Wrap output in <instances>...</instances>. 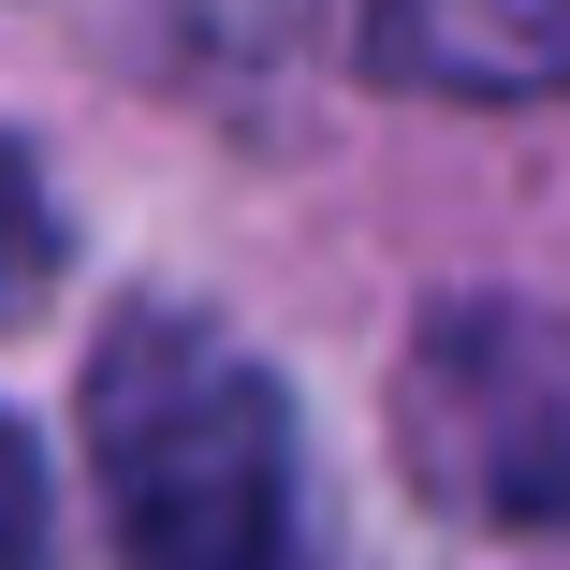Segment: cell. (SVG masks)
I'll list each match as a JSON object with an SVG mask.
<instances>
[{
    "mask_svg": "<svg viewBox=\"0 0 570 570\" xmlns=\"http://www.w3.org/2000/svg\"><path fill=\"white\" fill-rule=\"evenodd\" d=\"M88 469L132 570H322L293 395L190 307H132L88 352Z\"/></svg>",
    "mask_w": 570,
    "mask_h": 570,
    "instance_id": "obj_1",
    "label": "cell"
},
{
    "mask_svg": "<svg viewBox=\"0 0 570 570\" xmlns=\"http://www.w3.org/2000/svg\"><path fill=\"white\" fill-rule=\"evenodd\" d=\"M395 469L453 527H570V307L439 293L395 366Z\"/></svg>",
    "mask_w": 570,
    "mask_h": 570,
    "instance_id": "obj_2",
    "label": "cell"
},
{
    "mask_svg": "<svg viewBox=\"0 0 570 570\" xmlns=\"http://www.w3.org/2000/svg\"><path fill=\"white\" fill-rule=\"evenodd\" d=\"M381 59L453 102H541L570 88V0H381Z\"/></svg>",
    "mask_w": 570,
    "mask_h": 570,
    "instance_id": "obj_3",
    "label": "cell"
}]
</instances>
